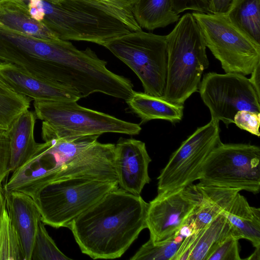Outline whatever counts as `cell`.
I'll return each mask as SVG.
<instances>
[{
    "instance_id": "obj_32",
    "label": "cell",
    "mask_w": 260,
    "mask_h": 260,
    "mask_svg": "<svg viewBox=\"0 0 260 260\" xmlns=\"http://www.w3.org/2000/svg\"><path fill=\"white\" fill-rule=\"evenodd\" d=\"M235 0H209V13L226 15Z\"/></svg>"
},
{
    "instance_id": "obj_3",
    "label": "cell",
    "mask_w": 260,
    "mask_h": 260,
    "mask_svg": "<svg viewBox=\"0 0 260 260\" xmlns=\"http://www.w3.org/2000/svg\"><path fill=\"white\" fill-rule=\"evenodd\" d=\"M28 6L41 8V22L62 40L105 47L115 38L142 30L133 7L123 0H40L29 2Z\"/></svg>"
},
{
    "instance_id": "obj_27",
    "label": "cell",
    "mask_w": 260,
    "mask_h": 260,
    "mask_svg": "<svg viewBox=\"0 0 260 260\" xmlns=\"http://www.w3.org/2000/svg\"><path fill=\"white\" fill-rule=\"evenodd\" d=\"M70 258L63 254L49 235L45 224L39 222L31 260H67Z\"/></svg>"
},
{
    "instance_id": "obj_40",
    "label": "cell",
    "mask_w": 260,
    "mask_h": 260,
    "mask_svg": "<svg viewBox=\"0 0 260 260\" xmlns=\"http://www.w3.org/2000/svg\"><path fill=\"white\" fill-rule=\"evenodd\" d=\"M3 0H0V3Z\"/></svg>"
},
{
    "instance_id": "obj_20",
    "label": "cell",
    "mask_w": 260,
    "mask_h": 260,
    "mask_svg": "<svg viewBox=\"0 0 260 260\" xmlns=\"http://www.w3.org/2000/svg\"><path fill=\"white\" fill-rule=\"evenodd\" d=\"M37 117L27 110L19 116L7 130L10 146V172H13L35 152L37 145L34 130Z\"/></svg>"
},
{
    "instance_id": "obj_38",
    "label": "cell",
    "mask_w": 260,
    "mask_h": 260,
    "mask_svg": "<svg viewBox=\"0 0 260 260\" xmlns=\"http://www.w3.org/2000/svg\"><path fill=\"white\" fill-rule=\"evenodd\" d=\"M126 2H127L129 5L133 7L135 4L137 2L138 0H124Z\"/></svg>"
},
{
    "instance_id": "obj_10",
    "label": "cell",
    "mask_w": 260,
    "mask_h": 260,
    "mask_svg": "<svg viewBox=\"0 0 260 260\" xmlns=\"http://www.w3.org/2000/svg\"><path fill=\"white\" fill-rule=\"evenodd\" d=\"M219 122L211 119L198 127L172 153L157 178L158 193L187 186L199 179L207 158L222 143Z\"/></svg>"
},
{
    "instance_id": "obj_13",
    "label": "cell",
    "mask_w": 260,
    "mask_h": 260,
    "mask_svg": "<svg viewBox=\"0 0 260 260\" xmlns=\"http://www.w3.org/2000/svg\"><path fill=\"white\" fill-rule=\"evenodd\" d=\"M151 161L145 143L134 138H120L115 145L114 165L120 188L140 195L150 181L148 167Z\"/></svg>"
},
{
    "instance_id": "obj_9",
    "label": "cell",
    "mask_w": 260,
    "mask_h": 260,
    "mask_svg": "<svg viewBox=\"0 0 260 260\" xmlns=\"http://www.w3.org/2000/svg\"><path fill=\"white\" fill-rule=\"evenodd\" d=\"M199 184L244 190L258 193L260 189V148L249 144L221 143L201 170Z\"/></svg>"
},
{
    "instance_id": "obj_30",
    "label": "cell",
    "mask_w": 260,
    "mask_h": 260,
    "mask_svg": "<svg viewBox=\"0 0 260 260\" xmlns=\"http://www.w3.org/2000/svg\"><path fill=\"white\" fill-rule=\"evenodd\" d=\"M10 146L7 130L0 129V185L10 172Z\"/></svg>"
},
{
    "instance_id": "obj_35",
    "label": "cell",
    "mask_w": 260,
    "mask_h": 260,
    "mask_svg": "<svg viewBox=\"0 0 260 260\" xmlns=\"http://www.w3.org/2000/svg\"><path fill=\"white\" fill-rule=\"evenodd\" d=\"M260 256V248H256L254 252L247 258L248 259H256L259 260Z\"/></svg>"
},
{
    "instance_id": "obj_19",
    "label": "cell",
    "mask_w": 260,
    "mask_h": 260,
    "mask_svg": "<svg viewBox=\"0 0 260 260\" xmlns=\"http://www.w3.org/2000/svg\"><path fill=\"white\" fill-rule=\"evenodd\" d=\"M232 233L238 239L250 241L260 248V209L251 206L246 199L238 192L229 207L222 213Z\"/></svg>"
},
{
    "instance_id": "obj_36",
    "label": "cell",
    "mask_w": 260,
    "mask_h": 260,
    "mask_svg": "<svg viewBox=\"0 0 260 260\" xmlns=\"http://www.w3.org/2000/svg\"><path fill=\"white\" fill-rule=\"evenodd\" d=\"M0 88L10 92L14 91L11 87L0 77Z\"/></svg>"
},
{
    "instance_id": "obj_23",
    "label": "cell",
    "mask_w": 260,
    "mask_h": 260,
    "mask_svg": "<svg viewBox=\"0 0 260 260\" xmlns=\"http://www.w3.org/2000/svg\"><path fill=\"white\" fill-rule=\"evenodd\" d=\"M226 15L234 25L260 44V0H235Z\"/></svg>"
},
{
    "instance_id": "obj_25",
    "label": "cell",
    "mask_w": 260,
    "mask_h": 260,
    "mask_svg": "<svg viewBox=\"0 0 260 260\" xmlns=\"http://www.w3.org/2000/svg\"><path fill=\"white\" fill-rule=\"evenodd\" d=\"M31 99L0 88V127L8 130L15 120L28 110Z\"/></svg>"
},
{
    "instance_id": "obj_24",
    "label": "cell",
    "mask_w": 260,
    "mask_h": 260,
    "mask_svg": "<svg viewBox=\"0 0 260 260\" xmlns=\"http://www.w3.org/2000/svg\"><path fill=\"white\" fill-rule=\"evenodd\" d=\"M0 260H25L18 234L9 216L5 201L0 212Z\"/></svg>"
},
{
    "instance_id": "obj_8",
    "label": "cell",
    "mask_w": 260,
    "mask_h": 260,
    "mask_svg": "<svg viewBox=\"0 0 260 260\" xmlns=\"http://www.w3.org/2000/svg\"><path fill=\"white\" fill-rule=\"evenodd\" d=\"M206 47L225 73L250 74L260 63V44L234 25L226 15L194 12Z\"/></svg>"
},
{
    "instance_id": "obj_15",
    "label": "cell",
    "mask_w": 260,
    "mask_h": 260,
    "mask_svg": "<svg viewBox=\"0 0 260 260\" xmlns=\"http://www.w3.org/2000/svg\"><path fill=\"white\" fill-rule=\"evenodd\" d=\"M3 191L8 212L18 234L25 260H31L39 222L42 221L41 214L28 195L20 191Z\"/></svg>"
},
{
    "instance_id": "obj_1",
    "label": "cell",
    "mask_w": 260,
    "mask_h": 260,
    "mask_svg": "<svg viewBox=\"0 0 260 260\" xmlns=\"http://www.w3.org/2000/svg\"><path fill=\"white\" fill-rule=\"evenodd\" d=\"M99 136L53 138L38 143L29 158L12 172L4 190L22 192L35 200L44 187L60 179L85 177L118 182L115 144L98 142Z\"/></svg>"
},
{
    "instance_id": "obj_2",
    "label": "cell",
    "mask_w": 260,
    "mask_h": 260,
    "mask_svg": "<svg viewBox=\"0 0 260 260\" xmlns=\"http://www.w3.org/2000/svg\"><path fill=\"white\" fill-rule=\"evenodd\" d=\"M148 205L140 195L118 187L75 218L69 229L83 253L93 259L118 258L147 228Z\"/></svg>"
},
{
    "instance_id": "obj_39",
    "label": "cell",
    "mask_w": 260,
    "mask_h": 260,
    "mask_svg": "<svg viewBox=\"0 0 260 260\" xmlns=\"http://www.w3.org/2000/svg\"><path fill=\"white\" fill-rule=\"evenodd\" d=\"M0 129H3V128H2L1 127H0Z\"/></svg>"
},
{
    "instance_id": "obj_33",
    "label": "cell",
    "mask_w": 260,
    "mask_h": 260,
    "mask_svg": "<svg viewBox=\"0 0 260 260\" xmlns=\"http://www.w3.org/2000/svg\"><path fill=\"white\" fill-rule=\"evenodd\" d=\"M251 77L249 80L257 92L260 94L259 89V77H260V63L258 64L253 72L250 74Z\"/></svg>"
},
{
    "instance_id": "obj_18",
    "label": "cell",
    "mask_w": 260,
    "mask_h": 260,
    "mask_svg": "<svg viewBox=\"0 0 260 260\" xmlns=\"http://www.w3.org/2000/svg\"><path fill=\"white\" fill-rule=\"evenodd\" d=\"M0 25L42 40L60 39L42 22L31 17L24 0H3L0 3Z\"/></svg>"
},
{
    "instance_id": "obj_22",
    "label": "cell",
    "mask_w": 260,
    "mask_h": 260,
    "mask_svg": "<svg viewBox=\"0 0 260 260\" xmlns=\"http://www.w3.org/2000/svg\"><path fill=\"white\" fill-rule=\"evenodd\" d=\"M133 13L140 27L148 30L166 27L180 18L173 10L170 0H138Z\"/></svg>"
},
{
    "instance_id": "obj_26",
    "label": "cell",
    "mask_w": 260,
    "mask_h": 260,
    "mask_svg": "<svg viewBox=\"0 0 260 260\" xmlns=\"http://www.w3.org/2000/svg\"><path fill=\"white\" fill-rule=\"evenodd\" d=\"M185 237L180 233L165 242L153 243L150 239L130 258L131 260H173Z\"/></svg>"
},
{
    "instance_id": "obj_21",
    "label": "cell",
    "mask_w": 260,
    "mask_h": 260,
    "mask_svg": "<svg viewBox=\"0 0 260 260\" xmlns=\"http://www.w3.org/2000/svg\"><path fill=\"white\" fill-rule=\"evenodd\" d=\"M129 108L141 120V124L153 119L179 122L183 115V105L173 104L163 98L134 91L126 101Z\"/></svg>"
},
{
    "instance_id": "obj_14",
    "label": "cell",
    "mask_w": 260,
    "mask_h": 260,
    "mask_svg": "<svg viewBox=\"0 0 260 260\" xmlns=\"http://www.w3.org/2000/svg\"><path fill=\"white\" fill-rule=\"evenodd\" d=\"M0 77L14 91L34 101L77 102L82 98L73 89L33 75L11 63L0 62Z\"/></svg>"
},
{
    "instance_id": "obj_7",
    "label": "cell",
    "mask_w": 260,
    "mask_h": 260,
    "mask_svg": "<svg viewBox=\"0 0 260 260\" xmlns=\"http://www.w3.org/2000/svg\"><path fill=\"white\" fill-rule=\"evenodd\" d=\"M138 77L144 93L162 98L167 67L166 36L140 30L115 38L105 46Z\"/></svg>"
},
{
    "instance_id": "obj_34",
    "label": "cell",
    "mask_w": 260,
    "mask_h": 260,
    "mask_svg": "<svg viewBox=\"0 0 260 260\" xmlns=\"http://www.w3.org/2000/svg\"><path fill=\"white\" fill-rule=\"evenodd\" d=\"M29 12L32 18L38 21H42L44 16L43 9L37 6L28 7Z\"/></svg>"
},
{
    "instance_id": "obj_16",
    "label": "cell",
    "mask_w": 260,
    "mask_h": 260,
    "mask_svg": "<svg viewBox=\"0 0 260 260\" xmlns=\"http://www.w3.org/2000/svg\"><path fill=\"white\" fill-rule=\"evenodd\" d=\"M231 233L229 222L221 213L204 228L186 237L173 260H206L215 244Z\"/></svg>"
},
{
    "instance_id": "obj_28",
    "label": "cell",
    "mask_w": 260,
    "mask_h": 260,
    "mask_svg": "<svg viewBox=\"0 0 260 260\" xmlns=\"http://www.w3.org/2000/svg\"><path fill=\"white\" fill-rule=\"evenodd\" d=\"M239 240L232 233L226 235L215 244L206 260H241Z\"/></svg>"
},
{
    "instance_id": "obj_31",
    "label": "cell",
    "mask_w": 260,
    "mask_h": 260,
    "mask_svg": "<svg viewBox=\"0 0 260 260\" xmlns=\"http://www.w3.org/2000/svg\"><path fill=\"white\" fill-rule=\"evenodd\" d=\"M170 2L173 10L177 14L188 10L209 13V0H170Z\"/></svg>"
},
{
    "instance_id": "obj_4",
    "label": "cell",
    "mask_w": 260,
    "mask_h": 260,
    "mask_svg": "<svg viewBox=\"0 0 260 260\" xmlns=\"http://www.w3.org/2000/svg\"><path fill=\"white\" fill-rule=\"evenodd\" d=\"M166 41L167 77L162 98L183 105L198 91L203 72L209 66L205 40L192 13L179 18Z\"/></svg>"
},
{
    "instance_id": "obj_12",
    "label": "cell",
    "mask_w": 260,
    "mask_h": 260,
    "mask_svg": "<svg viewBox=\"0 0 260 260\" xmlns=\"http://www.w3.org/2000/svg\"><path fill=\"white\" fill-rule=\"evenodd\" d=\"M201 193L191 184L157 193L149 203L146 222L153 243L175 238L200 203Z\"/></svg>"
},
{
    "instance_id": "obj_37",
    "label": "cell",
    "mask_w": 260,
    "mask_h": 260,
    "mask_svg": "<svg viewBox=\"0 0 260 260\" xmlns=\"http://www.w3.org/2000/svg\"><path fill=\"white\" fill-rule=\"evenodd\" d=\"M5 202L4 191L2 185H0V212L3 204Z\"/></svg>"
},
{
    "instance_id": "obj_6",
    "label": "cell",
    "mask_w": 260,
    "mask_h": 260,
    "mask_svg": "<svg viewBox=\"0 0 260 260\" xmlns=\"http://www.w3.org/2000/svg\"><path fill=\"white\" fill-rule=\"evenodd\" d=\"M118 187L117 182L85 177L68 178L46 185L34 201L45 225L69 228L75 218Z\"/></svg>"
},
{
    "instance_id": "obj_29",
    "label": "cell",
    "mask_w": 260,
    "mask_h": 260,
    "mask_svg": "<svg viewBox=\"0 0 260 260\" xmlns=\"http://www.w3.org/2000/svg\"><path fill=\"white\" fill-rule=\"evenodd\" d=\"M234 123L240 129L258 137L260 136V113L246 110L238 111L234 117Z\"/></svg>"
},
{
    "instance_id": "obj_11",
    "label": "cell",
    "mask_w": 260,
    "mask_h": 260,
    "mask_svg": "<svg viewBox=\"0 0 260 260\" xmlns=\"http://www.w3.org/2000/svg\"><path fill=\"white\" fill-rule=\"evenodd\" d=\"M198 91L209 108L211 119L228 127L240 111L260 113V94L245 76L237 73L209 72L204 75Z\"/></svg>"
},
{
    "instance_id": "obj_5",
    "label": "cell",
    "mask_w": 260,
    "mask_h": 260,
    "mask_svg": "<svg viewBox=\"0 0 260 260\" xmlns=\"http://www.w3.org/2000/svg\"><path fill=\"white\" fill-rule=\"evenodd\" d=\"M33 106L37 118L42 121L44 142L108 133L133 136L141 131L140 124L82 107L76 101H34Z\"/></svg>"
},
{
    "instance_id": "obj_17",
    "label": "cell",
    "mask_w": 260,
    "mask_h": 260,
    "mask_svg": "<svg viewBox=\"0 0 260 260\" xmlns=\"http://www.w3.org/2000/svg\"><path fill=\"white\" fill-rule=\"evenodd\" d=\"M201 200L185 224L192 233L204 228L230 206L240 190L197 184ZM191 233V234H192Z\"/></svg>"
}]
</instances>
